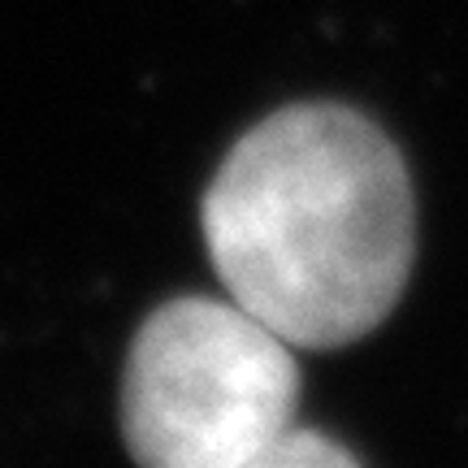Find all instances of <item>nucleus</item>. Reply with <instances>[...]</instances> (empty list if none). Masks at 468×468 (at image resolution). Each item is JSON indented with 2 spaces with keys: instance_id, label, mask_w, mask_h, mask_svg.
Returning <instances> with one entry per match:
<instances>
[{
  "instance_id": "3",
  "label": "nucleus",
  "mask_w": 468,
  "mask_h": 468,
  "mask_svg": "<svg viewBox=\"0 0 468 468\" xmlns=\"http://www.w3.org/2000/svg\"><path fill=\"white\" fill-rule=\"evenodd\" d=\"M317 464H356V455L347 447L330 442L325 434L313 430H286L278 438V447L269 452L265 468H317Z\"/></svg>"
},
{
  "instance_id": "1",
  "label": "nucleus",
  "mask_w": 468,
  "mask_h": 468,
  "mask_svg": "<svg viewBox=\"0 0 468 468\" xmlns=\"http://www.w3.org/2000/svg\"><path fill=\"white\" fill-rule=\"evenodd\" d=\"M204 243L230 300L291 347H347L390 317L412 273L408 165L347 104L278 109L213 174Z\"/></svg>"
},
{
  "instance_id": "2",
  "label": "nucleus",
  "mask_w": 468,
  "mask_h": 468,
  "mask_svg": "<svg viewBox=\"0 0 468 468\" xmlns=\"http://www.w3.org/2000/svg\"><path fill=\"white\" fill-rule=\"evenodd\" d=\"M295 399L300 365L278 330L234 300L183 295L131 343L122 434L156 468H265Z\"/></svg>"
}]
</instances>
